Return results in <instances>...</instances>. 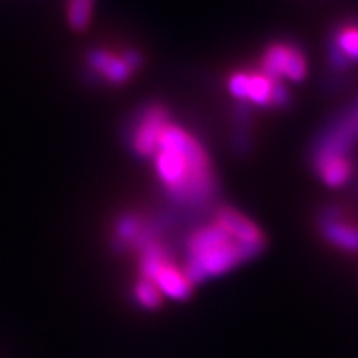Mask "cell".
Here are the masks:
<instances>
[{"label": "cell", "mask_w": 358, "mask_h": 358, "mask_svg": "<svg viewBox=\"0 0 358 358\" xmlns=\"http://www.w3.org/2000/svg\"><path fill=\"white\" fill-rule=\"evenodd\" d=\"M264 248L243 244L231 237L221 226L201 227L187 239L185 274L191 284L219 277L249 259L256 257Z\"/></svg>", "instance_id": "cell-1"}, {"label": "cell", "mask_w": 358, "mask_h": 358, "mask_svg": "<svg viewBox=\"0 0 358 358\" xmlns=\"http://www.w3.org/2000/svg\"><path fill=\"white\" fill-rule=\"evenodd\" d=\"M140 279L153 282L163 297L178 302L186 301L192 294V284L185 271L174 266L166 249L155 241L141 249Z\"/></svg>", "instance_id": "cell-2"}, {"label": "cell", "mask_w": 358, "mask_h": 358, "mask_svg": "<svg viewBox=\"0 0 358 358\" xmlns=\"http://www.w3.org/2000/svg\"><path fill=\"white\" fill-rule=\"evenodd\" d=\"M262 73L272 82H279L282 77L299 82L306 75V60L295 47L284 43L271 45L264 53Z\"/></svg>", "instance_id": "cell-3"}, {"label": "cell", "mask_w": 358, "mask_h": 358, "mask_svg": "<svg viewBox=\"0 0 358 358\" xmlns=\"http://www.w3.org/2000/svg\"><path fill=\"white\" fill-rule=\"evenodd\" d=\"M168 123V115L161 106H150L138 122L133 134V150L140 156L155 155L159 134Z\"/></svg>", "instance_id": "cell-4"}, {"label": "cell", "mask_w": 358, "mask_h": 358, "mask_svg": "<svg viewBox=\"0 0 358 358\" xmlns=\"http://www.w3.org/2000/svg\"><path fill=\"white\" fill-rule=\"evenodd\" d=\"M216 224L236 241L243 244L264 248V236L254 222L232 208H221L216 214Z\"/></svg>", "instance_id": "cell-5"}, {"label": "cell", "mask_w": 358, "mask_h": 358, "mask_svg": "<svg viewBox=\"0 0 358 358\" xmlns=\"http://www.w3.org/2000/svg\"><path fill=\"white\" fill-rule=\"evenodd\" d=\"M87 64L93 71H96L106 82L113 85L124 83L133 73L127 62L123 60V57L113 55V53L101 50V48H93L87 53Z\"/></svg>", "instance_id": "cell-6"}, {"label": "cell", "mask_w": 358, "mask_h": 358, "mask_svg": "<svg viewBox=\"0 0 358 358\" xmlns=\"http://www.w3.org/2000/svg\"><path fill=\"white\" fill-rule=\"evenodd\" d=\"M319 171L327 185L337 187L348 181L352 174V166L343 155L322 153L319 159Z\"/></svg>", "instance_id": "cell-7"}, {"label": "cell", "mask_w": 358, "mask_h": 358, "mask_svg": "<svg viewBox=\"0 0 358 358\" xmlns=\"http://www.w3.org/2000/svg\"><path fill=\"white\" fill-rule=\"evenodd\" d=\"M324 236L342 250L358 252V227L353 224L329 219L324 226Z\"/></svg>", "instance_id": "cell-8"}, {"label": "cell", "mask_w": 358, "mask_h": 358, "mask_svg": "<svg viewBox=\"0 0 358 358\" xmlns=\"http://www.w3.org/2000/svg\"><path fill=\"white\" fill-rule=\"evenodd\" d=\"M133 299L134 303L138 307H141L143 310H156L163 306V295L153 282L145 280V279H138L133 285Z\"/></svg>", "instance_id": "cell-9"}, {"label": "cell", "mask_w": 358, "mask_h": 358, "mask_svg": "<svg viewBox=\"0 0 358 358\" xmlns=\"http://www.w3.org/2000/svg\"><path fill=\"white\" fill-rule=\"evenodd\" d=\"M271 78L266 77L264 73H249L248 83V98L245 100L256 103L259 106L271 105L272 92H274V85Z\"/></svg>", "instance_id": "cell-10"}, {"label": "cell", "mask_w": 358, "mask_h": 358, "mask_svg": "<svg viewBox=\"0 0 358 358\" xmlns=\"http://www.w3.org/2000/svg\"><path fill=\"white\" fill-rule=\"evenodd\" d=\"M92 10L93 0H69V7H66L69 25L77 32H83L92 20Z\"/></svg>", "instance_id": "cell-11"}, {"label": "cell", "mask_w": 358, "mask_h": 358, "mask_svg": "<svg viewBox=\"0 0 358 358\" xmlns=\"http://www.w3.org/2000/svg\"><path fill=\"white\" fill-rule=\"evenodd\" d=\"M337 55L342 60H358V25H345L337 32Z\"/></svg>", "instance_id": "cell-12"}, {"label": "cell", "mask_w": 358, "mask_h": 358, "mask_svg": "<svg viewBox=\"0 0 358 358\" xmlns=\"http://www.w3.org/2000/svg\"><path fill=\"white\" fill-rule=\"evenodd\" d=\"M248 83H249V73H234L229 78V90L231 93L239 100H245L248 98Z\"/></svg>", "instance_id": "cell-13"}, {"label": "cell", "mask_w": 358, "mask_h": 358, "mask_svg": "<svg viewBox=\"0 0 358 358\" xmlns=\"http://www.w3.org/2000/svg\"><path fill=\"white\" fill-rule=\"evenodd\" d=\"M122 57H123V60L127 62V65L129 66V69H131V71L136 70L138 66L141 65V62H143V58H141L140 53L134 52V50H128V52H124Z\"/></svg>", "instance_id": "cell-14"}]
</instances>
